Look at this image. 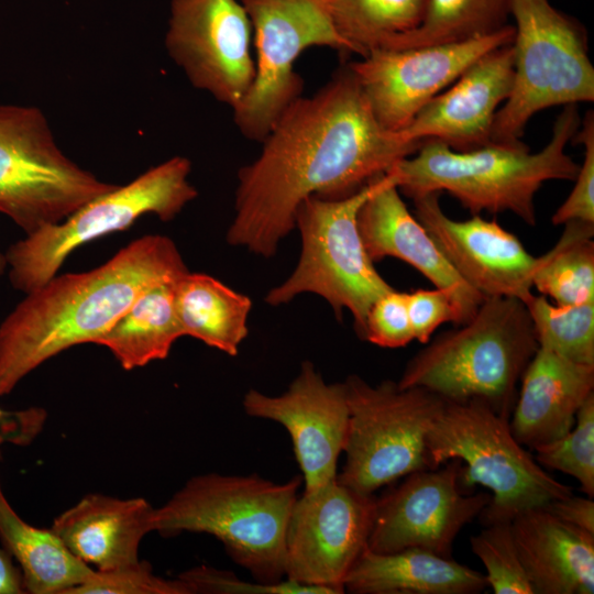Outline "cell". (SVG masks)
I'll use <instances>...</instances> for the list:
<instances>
[{
    "mask_svg": "<svg viewBox=\"0 0 594 594\" xmlns=\"http://www.w3.org/2000/svg\"><path fill=\"white\" fill-rule=\"evenodd\" d=\"M421 143L384 130L343 67L314 95L292 102L262 140L258 156L239 170L227 242L272 257L295 229L305 199L352 195Z\"/></svg>",
    "mask_w": 594,
    "mask_h": 594,
    "instance_id": "1",
    "label": "cell"
},
{
    "mask_svg": "<svg viewBox=\"0 0 594 594\" xmlns=\"http://www.w3.org/2000/svg\"><path fill=\"white\" fill-rule=\"evenodd\" d=\"M187 272L172 239L148 234L94 270L28 293L0 324V397L51 358L95 343L150 287Z\"/></svg>",
    "mask_w": 594,
    "mask_h": 594,
    "instance_id": "2",
    "label": "cell"
},
{
    "mask_svg": "<svg viewBox=\"0 0 594 594\" xmlns=\"http://www.w3.org/2000/svg\"><path fill=\"white\" fill-rule=\"evenodd\" d=\"M581 124L576 105L557 117L550 141L537 153L521 145L490 143L454 151L443 142L424 140L391 174L400 193L414 198L448 193L472 215L513 212L529 226L537 221L535 196L543 183L574 180L580 165L565 152Z\"/></svg>",
    "mask_w": 594,
    "mask_h": 594,
    "instance_id": "3",
    "label": "cell"
},
{
    "mask_svg": "<svg viewBox=\"0 0 594 594\" xmlns=\"http://www.w3.org/2000/svg\"><path fill=\"white\" fill-rule=\"evenodd\" d=\"M301 484V475L284 483L255 473L195 475L155 508L154 531L164 537L211 535L253 580L280 582L286 526Z\"/></svg>",
    "mask_w": 594,
    "mask_h": 594,
    "instance_id": "4",
    "label": "cell"
},
{
    "mask_svg": "<svg viewBox=\"0 0 594 594\" xmlns=\"http://www.w3.org/2000/svg\"><path fill=\"white\" fill-rule=\"evenodd\" d=\"M416 353L397 382L444 402L480 399L509 418L517 385L539 345L525 302L487 297L464 324L442 332Z\"/></svg>",
    "mask_w": 594,
    "mask_h": 594,
    "instance_id": "5",
    "label": "cell"
},
{
    "mask_svg": "<svg viewBox=\"0 0 594 594\" xmlns=\"http://www.w3.org/2000/svg\"><path fill=\"white\" fill-rule=\"evenodd\" d=\"M426 448L430 470L459 459L460 487L491 491V502L479 516L483 526L512 521L526 509L573 493L515 439L509 418L480 399L444 402L427 432Z\"/></svg>",
    "mask_w": 594,
    "mask_h": 594,
    "instance_id": "6",
    "label": "cell"
},
{
    "mask_svg": "<svg viewBox=\"0 0 594 594\" xmlns=\"http://www.w3.org/2000/svg\"><path fill=\"white\" fill-rule=\"evenodd\" d=\"M515 25L514 81L498 109L491 142L521 145L529 120L539 111L594 100V67L587 32L550 0H510Z\"/></svg>",
    "mask_w": 594,
    "mask_h": 594,
    "instance_id": "7",
    "label": "cell"
},
{
    "mask_svg": "<svg viewBox=\"0 0 594 594\" xmlns=\"http://www.w3.org/2000/svg\"><path fill=\"white\" fill-rule=\"evenodd\" d=\"M371 180L356 193L342 198L309 197L297 208L295 228L301 237V254L294 272L270 289L265 301L279 306L304 293L328 301L336 317L344 309L354 319L362 339L372 304L393 287L378 274L367 255L358 215L374 188Z\"/></svg>",
    "mask_w": 594,
    "mask_h": 594,
    "instance_id": "8",
    "label": "cell"
},
{
    "mask_svg": "<svg viewBox=\"0 0 594 594\" xmlns=\"http://www.w3.org/2000/svg\"><path fill=\"white\" fill-rule=\"evenodd\" d=\"M190 170L187 157L174 156L89 200L65 220L26 234L6 253L11 285L24 294L43 286L77 248L127 230L147 213L174 219L198 195L188 180Z\"/></svg>",
    "mask_w": 594,
    "mask_h": 594,
    "instance_id": "9",
    "label": "cell"
},
{
    "mask_svg": "<svg viewBox=\"0 0 594 594\" xmlns=\"http://www.w3.org/2000/svg\"><path fill=\"white\" fill-rule=\"evenodd\" d=\"M344 385L350 417L339 482L374 494L413 472L430 470L426 437L442 398L389 380L372 385L359 375H349Z\"/></svg>",
    "mask_w": 594,
    "mask_h": 594,
    "instance_id": "10",
    "label": "cell"
},
{
    "mask_svg": "<svg viewBox=\"0 0 594 594\" xmlns=\"http://www.w3.org/2000/svg\"><path fill=\"white\" fill-rule=\"evenodd\" d=\"M114 187L62 152L38 108L0 105V212L25 234L65 220Z\"/></svg>",
    "mask_w": 594,
    "mask_h": 594,
    "instance_id": "11",
    "label": "cell"
},
{
    "mask_svg": "<svg viewBox=\"0 0 594 594\" xmlns=\"http://www.w3.org/2000/svg\"><path fill=\"white\" fill-rule=\"evenodd\" d=\"M252 28L255 74L233 110L241 134L262 142L283 111L302 96L304 81L294 66L312 46L353 53L338 33L326 0H240Z\"/></svg>",
    "mask_w": 594,
    "mask_h": 594,
    "instance_id": "12",
    "label": "cell"
},
{
    "mask_svg": "<svg viewBox=\"0 0 594 594\" xmlns=\"http://www.w3.org/2000/svg\"><path fill=\"white\" fill-rule=\"evenodd\" d=\"M375 508L374 494L337 477L298 496L285 532V579L344 593L349 571L369 546Z\"/></svg>",
    "mask_w": 594,
    "mask_h": 594,
    "instance_id": "13",
    "label": "cell"
},
{
    "mask_svg": "<svg viewBox=\"0 0 594 594\" xmlns=\"http://www.w3.org/2000/svg\"><path fill=\"white\" fill-rule=\"evenodd\" d=\"M514 25L464 42L374 50L346 66L375 119L389 132L406 129L416 114L485 53L510 44Z\"/></svg>",
    "mask_w": 594,
    "mask_h": 594,
    "instance_id": "14",
    "label": "cell"
},
{
    "mask_svg": "<svg viewBox=\"0 0 594 594\" xmlns=\"http://www.w3.org/2000/svg\"><path fill=\"white\" fill-rule=\"evenodd\" d=\"M252 28L240 0H170L165 46L189 82L234 109L255 74Z\"/></svg>",
    "mask_w": 594,
    "mask_h": 594,
    "instance_id": "15",
    "label": "cell"
},
{
    "mask_svg": "<svg viewBox=\"0 0 594 594\" xmlns=\"http://www.w3.org/2000/svg\"><path fill=\"white\" fill-rule=\"evenodd\" d=\"M421 470L376 497L367 548L389 553L418 548L452 558L453 542L463 527L480 516L491 494H464L459 485L462 462L452 459Z\"/></svg>",
    "mask_w": 594,
    "mask_h": 594,
    "instance_id": "16",
    "label": "cell"
},
{
    "mask_svg": "<svg viewBox=\"0 0 594 594\" xmlns=\"http://www.w3.org/2000/svg\"><path fill=\"white\" fill-rule=\"evenodd\" d=\"M250 417L280 424L289 433L305 490L314 492L337 477L343 452L349 406L343 383H327L310 361L280 395L249 389L242 400Z\"/></svg>",
    "mask_w": 594,
    "mask_h": 594,
    "instance_id": "17",
    "label": "cell"
},
{
    "mask_svg": "<svg viewBox=\"0 0 594 594\" xmlns=\"http://www.w3.org/2000/svg\"><path fill=\"white\" fill-rule=\"evenodd\" d=\"M441 193L411 198L415 216L461 278L484 298L532 294V276L538 257L520 240L495 220L480 215L458 221L440 205Z\"/></svg>",
    "mask_w": 594,
    "mask_h": 594,
    "instance_id": "18",
    "label": "cell"
},
{
    "mask_svg": "<svg viewBox=\"0 0 594 594\" xmlns=\"http://www.w3.org/2000/svg\"><path fill=\"white\" fill-rule=\"evenodd\" d=\"M513 43L496 47L471 64L447 90L430 100L399 135L411 142L437 140L454 151L491 142L494 118L512 92Z\"/></svg>",
    "mask_w": 594,
    "mask_h": 594,
    "instance_id": "19",
    "label": "cell"
},
{
    "mask_svg": "<svg viewBox=\"0 0 594 594\" xmlns=\"http://www.w3.org/2000/svg\"><path fill=\"white\" fill-rule=\"evenodd\" d=\"M358 228L373 263L388 256L402 260L452 295L461 324L472 319L484 297L461 278L408 210L391 174L375 178L373 191L360 208Z\"/></svg>",
    "mask_w": 594,
    "mask_h": 594,
    "instance_id": "20",
    "label": "cell"
},
{
    "mask_svg": "<svg viewBox=\"0 0 594 594\" xmlns=\"http://www.w3.org/2000/svg\"><path fill=\"white\" fill-rule=\"evenodd\" d=\"M594 393V365L538 348L521 378L509 417L515 439L535 450L569 432L583 403Z\"/></svg>",
    "mask_w": 594,
    "mask_h": 594,
    "instance_id": "21",
    "label": "cell"
},
{
    "mask_svg": "<svg viewBox=\"0 0 594 594\" xmlns=\"http://www.w3.org/2000/svg\"><path fill=\"white\" fill-rule=\"evenodd\" d=\"M154 513L143 497L90 493L61 513L51 529L77 559L105 571L140 560L141 541L154 531Z\"/></svg>",
    "mask_w": 594,
    "mask_h": 594,
    "instance_id": "22",
    "label": "cell"
},
{
    "mask_svg": "<svg viewBox=\"0 0 594 594\" xmlns=\"http://www.w3.org/2000/svg\"><path fill=\"white\" fill-rule=\"evenodd\" d=\"M512 530L534 594L594 593V535L543 507L517 514Z\"/></svg>",
    "mask_w": 594,
    "mask_h": 594,
    "instance_id": "23",
    "label": "cell"
},
{
    "mask_svg": "<svg viewBox=\"0 0 594 594\" xmlns=\"http://www.w3.org/2000/svg\"><path fill=\"white\" fill-rule=\"evenodd\" d=\"M486 587L481 572L418 548L389 553L366 548L344 581V591L353 594H477Z\"/></svg>",
    "mask_w": 594,
    "mask_h": 594,
    "instance_id": "24",
    "label": "cell"
},
{
    "mask_svg": "<svg viewBox=\"0 0 594 594\" xmlns=\"http://www.w3.org/2000/svg\"><path fill=\"white\" fill-rule=\"evenodd\" d=\"M0 541L13 558L30 594H69L94 572L51 528L24 521L9 504L0 483Z\"/></svg>",
    "mask_w": 594,
    "mask_h": 594,
    "instance_id": "25",
    "label": "cell"
},
{
    "mask_svg": "<svg viewBox=\"0 0 594 594\" xmlns=\"http://www.w3.org/2000/svg\"><path fill=\"white\" fill-rule=\"evenodd\" d=\"M175 306L183 336L235 356L249 333V296L202 273L184 274L175 286Z\"/></svg>",
    "mask_w": 594,
    "mask_h": 594,
    "instance_id": "26",
    "label": "cell"
},
{
    "mask_svg": "<svg viewBox=\"0 0 594 594\" xmlns=\"http://www.w3.org/2000/svg\"><path fill=\"white\" fill-rule=\"evenodd\" d=\"M179 278L145 290L95 343L109 349L127 371L166 359L175 341L183 337L175 306Z\"/></svg>",
    "mask_w": 594,
    "mask_h": 594,
    "instance_id": "27",
    "label": "cell"
},
{
    "mask_svg": "<svg viewBox=\"0 0 594 594\" xmlns=\"http://www.w3.org/2000/svg\"><path fill=\"white\" fill-rule=\"evenodd\" d=\"M594 224L564 223L556 245L541 256L532 276V287L557 305L594 301Z\"/></svg>",
    "mask_w": 594,
    "mask_h": 594,
    "instance_id": "28",
    "label": "cell"
},
{
    "mask_svg": "<svg viewBox=\"0 0 594 594\" xmlns=\"http://www.w3.org/2000/svg\"><path fill=\"white\" fill-rule=\"evenodd\" d=\"M338 33L363 57L421 22L427 0H326Z\"/></svg>",
    "mask_w": 594,
    "mask_h": 594,
    "instance_id": "29",
    "label": "cell"
},
{
    "mask_svg": "<svg viewBox=\"0 0 594 594\" xmlns=\"http://www.w3.org/2000/svg\"><path fill=\"white\" fill-rule=\"evenodd\" d=\"M509 2L510 0H427L420 24L399 36L387 48L458 43L492 34L509 24Z\"/></svg>",
    "mask_w": 594,
    "mask_h": 594,
    "instance_id": "30",
    "label": "cell"
},
{
    "mask_svg": "<svg viewBox=\"0 0 594 594\" xmlns=\"http://www.w3.org/2000/svg\"><path fill=\"white\" fill-rule=\"evenodd\" d=\"M524 302L539 348L575 363L594 365V301L557 305L532 293Z\"/></svg>",
    "mask_w": 594,
    "mask_h": 594,
    "instance_id": "31",
    "label": "cell"
},
{
    "mask_svg": "<svg viewBox=\"0 0 594 594\" xmlns=\"http://www.w3.org/2000/svg\"><path fill=\"white\" fill-rule=\"evenodd\" d=\"M543 469L574 477L587 497L594 496V393L576 414L573 428L561 438L535 449Z\"/></svg>",
    "mask_w": 594,
    "mask_h": 594,
    "instance_id": "32",
    "label": "cell"
},
{
    "mask_svg": "<svg viewBox=\"0 0 594 594\" xmlns=\"http://www.w3.org/2000/svg\"><path fill=\"white\" fill-rule=\"evenodd\" d=\"M473 553L486 569L495 594H534L515 544L512 521L485 525L470 539Z\"/></svg>",
    "mask_w": 594,
    "mask_h": 594,
    "instance_id": "33",
    "label": "cell"
},
{
    "mask_svg": "<svg viewBox=\"0 0 594 594\" xmlns=\"http://www.w3.org/2000/svg\"><path fill=\"white\" fill-rule=\"evenodd\" d=\"M69 594H194L179 578L175 580L156 575L152 566L139 560L111 570L94 572Z\"/></svg>",
    "mask_w": 594,
    "mask_h": 594,
    "instance_id": "34",
    "label": "cell"
},
{
    "mask_svg": "<svg viewBox=\"0 0 594 594\" xmlns=\"http://www.w3.org/2000/svg\"><path fill=\"white\" fill-rule=\"evenodd\" d=\"M194 594H329L327 590L284 579L275 583L248 582L232 571L197 565L178 574Z\"/></svg>",
    "mask_w": 594,
    "mask_h": 594,
    "instance_id": "35",
    "label": "cell"
},
{
    "mask_svg": "<svg viewBox=\"0 0 594 594\" xmlns=\"http://www.w3.org/2000/svg\"><path fill=\"white\" fill-rule=\"evenodd\" d=\"M575 143L584 146V160L575 177V185L565 201L552 215L554 226L570 221L594 224V112L588 110L576 131Z\"/></svg>",
    "mask_w": 594,
    "mask_h": 594,
    "instance_id": "36",
    "label": "cell"
},
{
    "mask_svg": "<svg viewBox=\"0 0 594 594\" xmlns=\"http://www.w3.org/2000/svg\"><path fill=\"white\" fill-rule=\"evenodd\" d=\"M362 340L388 349L403 348L415 340L406 293L393 288L372 304Z\"/></svg>",
    "mask_w": 594,
    "mask_h": 594,
    "instance_id": "37",
    "label": "cell"
},
{
    "mask_svg": "<svg viewBox=\"0 0 594 594\" xmlns=\"http://www.w3.org/2000/svg\"><path fill=\"white\" fill-rule=\"evenodd\" d=\"M406 299L414 338L420 343H428L433 332L444 322L461 324L458 305L444 289H416L406 293Z\"/></svg>",
    "mask_w": 594,
    "mask_h": 594,
    "instance_id": "38",
    "label": "cell"
},
{
    "mask_svg": "<svg viewBox=\"0 0 594 594\" xmlns=\"http://www.w3.org/2000/svg\"><path fill=\"white\" fill-rule=\"evenodd\" d=\"M46 411L38 407L8 410L0 407V459L4 444L26 446L41 432Z\"/></svg>",
    "mask_w": 594,
    "mask_h": 594,
    "instance_id": "39",
    "label": "cell"
},
{
    "mask_svg": "<svg viewBox=\"0 0 594 594\" xmlns=\"http://www.w3.org/2000/svg\"><path fill=\"white\" fill-rule=\"evenodd\" d=\"M560 520L594 535V502L591 497L572 494L553 499L543 506Z\"/></svg>",
    "mask_w": 594,
    "mask_h": 594,
    "instance_id": "40",
    "label": "cell"
},
{
    "mask_svg": "<svg viewBox=\"0 0 594 594\" xmlns=\"http://www.w3.org/2000/svg\"><path fill=\"white\" fill-rule=\"evenodd\" d=\"M23 588L20 569L8 552L0 548V594H21Z\"/></svg>",
    "mask_w": 594,
    "mask_h": 594,
    "instance_id": "41",
    "label": "cell"
},
{
    "mask_svg": "<svg viewBox=\"0 0 594 594\" xmlns=\"http://www.w3.org/2000/svg\"><path fill=\"white\" fill-rule=\"evenodd\" d=\"M7 265L8 264H7L6 254L0 253V275L4 272Z\"/></svg>",
    "mask_w": 594,
    "mask_h": 594,
    "instance_id": "42",
    "label": "cell"
}]
</instances>
